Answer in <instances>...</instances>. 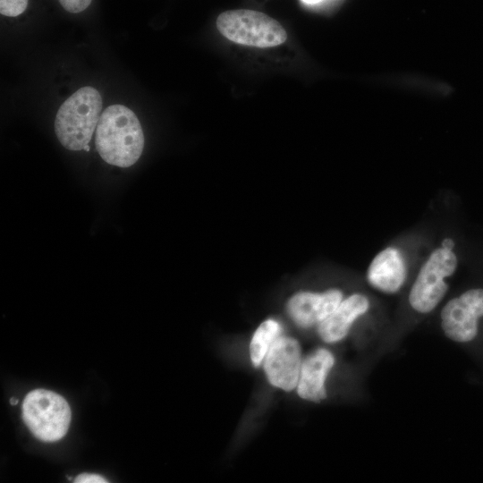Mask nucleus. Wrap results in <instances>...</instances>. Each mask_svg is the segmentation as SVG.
<instances>
[{
	"label": "nucleus",
	"instance_id": "f257e3e1",
	"mask_svg": "<svg viewBox=\"0 0 483 483\" xmlns=\"http://www.w3.org/2000/svg\"><path fill=\"white\" fill-rule=\"evenodd\" d=\"M95 145L105 162L119 167L134 165L144 148L143 131L134 112L123 105L107 106L97 125Z\"/></svg>",
	"mask_w": 483,
	"mask_h": 483
},
{
	"label": "nucleus",
	"instance_id": "f03ea898",
	"mask_svg": "<svg viewBox=\"0 0 483 483\" xmlns=\"http://www.w3.org/2000/svg\"><path fill=\"white\" fill-rule=\"evenodd\" d=\"M102 110V98L92 87L79 89L60 106L55 120V131L67 149L84 148L92 138Z\"/></svg>",
	"mask_w": 483,
	"mask_h": 483
},
{
	"label": "nucleus",
	"instance_id": "7ed1b4c3",
	"mask_svg": "<svg viewBox=\"0 0 483 483\" xmlns=\"http://www.w3.org/2000/svg\"><path fill=\"white\" fill-rule=\"evenodd\" d=\"M452 240L432 250L421 265L410 288L408 302L419 314H429L442 302L448 291L446 279L456 271L458 258Z\"/></svg>",
	"mask_w": 483,
	"mask_h": 483
},
{
	"label": "nucleus",
	"instance_id": "20e7f679",
	"mask_svg": "<svg viewBox=\"0 0 483 483\" xmlns=\"http://www.w3.org/2000/svg\"><path fill=\"white\" fill-rule=\"evenodd\" d=\"M216 27L227 39L249 47H273L287 38L285 30L276 20L249 9L222 13L216 19Z\"/></svg>",
	"mask_w": 483,
	"mask_h": 483
},
{
	"label": "nucleus",
	"instance_id": "39448f33",
	"mask_svg": "<svg viewBox=\"0 0 483 483\" xmlns=\"http://www.w3.org/2000/svg\"><path fill=\"white\" fill-rule=\"evenodd\" d=\"M22 418L38 439L55 442L66 435L72 412L68 402L60 394L46 389H35L24 398Z\"/></svg>",
	"mask_w": 483,
	"mask_h": 483
},
{
	"label": "nucleus",
	"instance_id": "423d86ee",
	"mask_svg": "<svg viewBox=\"0 0 483 483\" xmlns=\"http://www.w3.org/2000/svg\"><path fill=\"white\" fill-rule=\"evenodd\" d=\"M483 317V289H470L449 300L440 312V326L451 341L465 343L473 341Z\"/></svg>",
	"mask_w": 483,
	"mask_h": 483
},
{
	"label": "nucleus",
	"instance_id": "0eeeda50",
	"mask_svg": "<svg viewBox=\"0 0 483 483\" xmlns=\"http://www.w3.org/2000/svg\"><path fill=\"white\" fill-rule=\"evenodd\" d=\"M301 362L299 343L292 338L278 337L265 356L264 369L273 386L291 391L297 386Z\"/></svg>",
	"mask_w": 483,
	"mask_h": 483
},
{
	"label": "nucleus",
	"instance_id": "6e6552de",
	"mask_svg": "<svg viewBox=\"0 0 483 483\" xmlns=\"http://www.w3.org/2000/svg\"><path fill=\"white\" fill-rule=\"evenodd\" d=\"M408 267L402 250L389 246L380 250L367 270V281L377 292L395 294L406 283Z\"/></svg>",
	"mask_w": 483,
	"mask_h": 483
},
{
	"label": "nucleus",
	"instance_id": "1a4fd4ad",
	"mask_svg": "<svg viewBox=\"0 0 483 483\" xmlns=\"http://www.w3.org/2000/svg\"><path fill=\"white\" fill-rule=\"evenodd\" d=\"M343 300L340 290L330 289L324 292H299L288 302V311L301 327L318 326Z\"/></svg>",
	"mask_w": 483,
	"mask_h": 483
},
{
	"label": "nucleus",
	"instance_id": "9d476101",
	"mask_svg": "<svg viewBox=\"0 0 483 483\" xmlns=\"http://www.w3.org/2000/svg\"><path fill=\"white\" fill-rule=\"evenodd\" d=\"M371 307L370 299L360 292L343 299L337 308L318 326L319 337L326 343L343 340L353 323Z\"/></svg>",
	"mask_w": 483,
	"mask_h": 483
},
{
	"label": "nucleus",
	"instance_id": "9b49d317",
	"mask_svg": "<svg viewBox=\"0 0 483 483\" xmlns=\"http://www.w3.org/2000/svg\"><path fill=\"white\" fill-rule=\"evenodd\" d=\"M334 364L335 358L326 349L320 348L308 355L301 362L297 384L298 394L312 402L325 399V382Z\"/></svg>",
	"mask_w": 483,
	"mask_h": 483
},
{
	"label": "nucleus",
	"instance_id": "f8f14e48",
	"mask_svg": "<svg viewBox=\"0 0 483 483\" xmlns=\"http://www.w3.org/2000/svg\"><path fill=\"white\" fill-rule=\"evenodd\" d=\"M280 331L279 324L272 319L264 321L258 327L250 346V358L254 366L260 365L269 348L278 338Z\"/></svg>",
	"mask_w": 483,
	"mask_h": 483
},
{
	"label": "nucleus",
	"instance_id": "ddd939ff",
	"mask_svg": "<svg viewBox=\"0 0 483 483\" xmlns=\"http://www.w3.org/2000/svg\"><path fill=\"white\" fill-rule=\"evenodd\" d=\"M29 0H0V13L8 17L21 14L28 6Z\"/></svg>",
	"mask_w": 483,
	"mask_h": 483
},
{
	"label": "nucleus",
	"instance_id": "4468645a",
	"mask_svg": "<svg viewBox=\"0 0 483 483\" xmlns=\"http://www.w3.org/2000/svg\"><path fill=\"white\" fill-rule=\"evenodd\" d=\"M61 5L69 13H78L87 9L92 0H58Z\"/></svg>",
	"mask_w": 483,
	"mask_h": 483
},
{
	"label": "nucleus",
	"instance_id": "2eb2a0df",
	"mask_svg": "<svg viewBox=\"0 0 483 483\" xmlns=\"http://www.w3.org/2000/svg\"><path fill=\"white\" fill-rule=\"evenodd\" d=\"M74 481L76 483H106L107 480L98 474L81 473L78 475Z\"/></svg>",
	"mask_w": 483,
	"mask_h": 483
},
{
	"label": "nucleus",
	"instance_id": "dca6fc26",
	"mask_svg": "<svg viewBox=\"0 0 483 483\" xmlns=\"http://www.w3.org/2000/svg\"><path fill=\"white\" fill-rule=\"evenodd\" d=\"M301 1L307 4H315L320 3L323 0H301Z\"/></svg>",
	"mask_w": 483,
	"mask_h": 483
},
{
	"label": "nucleus",
	"instance_id": "f3484780",
	"mask_svg": "<svg viewBox=\"0 0 483 483\" xmlns=\"http://www.w3.org/2000/svg\"><path fill=\"white\" fill-rule=\"evenodd\" d=\"M18 402H19V400H18L17 398H15V397H12V398L10 399V403H11L12 405H16V404L18 403Z\"/></svg>",
	"mask_w": 483,
	"mask_h": 483
},
{
	"label": "nucleus",
	"instance_id": "a211bd4d",
	"mask_svg": "<svg viewBox=\"0 0 483 483\" xmlns=\"http://www.w3.org/2000/svg\"><path fill=\"white\" fill-rule=\"evenodd\" d=\"M83 149H84L85 151H89L90 148H89V144L86 145V146L84 147Z\"/></svg>",
	"mask_w": 483,
	"mask_h": 483
}]
</instances>
